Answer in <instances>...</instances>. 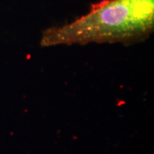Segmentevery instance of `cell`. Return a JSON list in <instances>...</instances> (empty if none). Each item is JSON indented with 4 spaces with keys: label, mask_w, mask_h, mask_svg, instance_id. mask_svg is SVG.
I'll return each instance as SVG.
<instances>
[{
    "label": "cell",
    "mask_w": 154,
    "mask_h": 154,
    "mask_svg": "<svg viewBox=\"0 0 154 154\" xmlns=\"http://www.w3.org/2000/svg\"><path fill=\"white\" fill-rule=\"evenodd\" d=\"M153 30L154 0H103L72 22L44 30L40 45H131L145 41Z\"/></svg>",
    "instance_id": "6da1fadb"
}]
</instances>
